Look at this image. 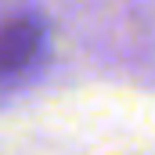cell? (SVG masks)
<instances>
[{
	"mask_svg": "<svg viewBox=\"0 0 155 155\" xmlns=\"http://www.w3.org/2000/svg\"><path fill=\"white\" fill-rule=\"evenodd\" d=\"M40 51V25L33 18H15L0 25V76L25 69Z\"/></svg>",
	"mask_w": 155,
	"mask_h": 155,
	"instance_id": "1",
	"label": "cell"
}]
</instances>
